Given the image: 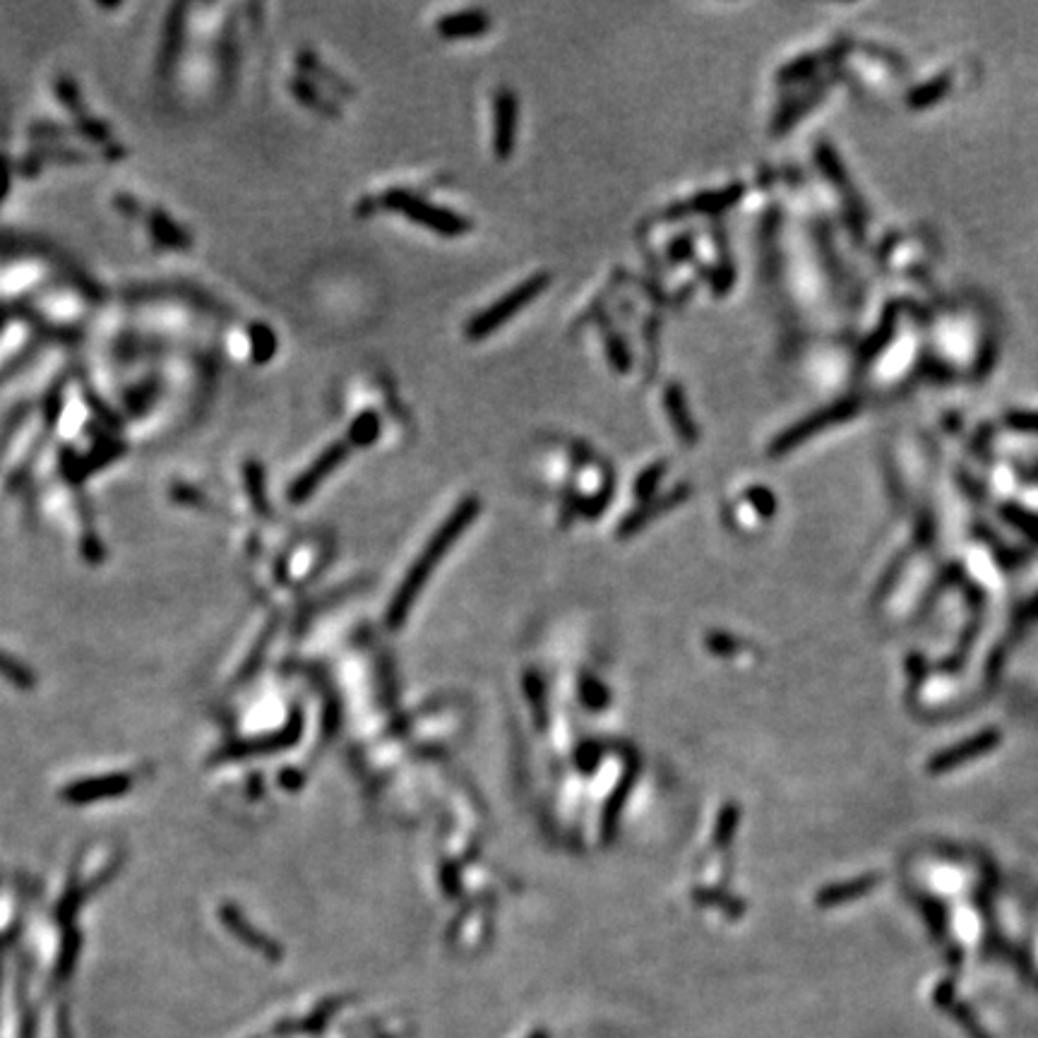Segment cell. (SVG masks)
I'll use <instances>...</instances> for the list:
<instances>
[{"mask_svg":"<svg viewBox=\"0 0 1038 1038\" xmlns=\"http://www.w3.org/2000/svg\"><path fill=\"white\" fill-rule=\"evenodd\" d=\"M1000 743H1002V733H998L995 729L976 733V736L966 738V741L952 745V748L942 750L940 755H935L928 765L930 774L954 772L959 765H966V762L976 760V757L988 755L990 750L998 748Z\"/></svg>","mask_w":1038,"mask_h":1038,"instance_id":"obj_3","label":"cell"},{"mask_svg":"<svg viewBox=\"0 0 1038 1038\" xmlns=\"http://www.w3.org/2000/svg\"><path fill=\"white\" fill-rule=\"evenodd\" d=\"M493 149L495 157L507 159L515 147V128H517V99L510 89H500L495 94V118H493Z\"/></svg>","mask_w":1038,"mask_h":1038,"instance_id":"obj_4","label":"cell"},{"mask_svg":"<svg viewBox=\"0 0 1038 1038\" xmlns=\"http://www.w3.org/2000/svg\"><path fill=\"white\" fill-rule=\"evenodd\" d=\"M666 409H668V414H671L673 423H676V431L680 438H683L688 445L695 443L697 440L695 423H692L688 404H685L683 392H680V387L676 383L668 385V390H666Z\"/></svg>","mask_w":1038,"mask_h":1038,"instance_id":"obj_7","label":"cell"},{"mask_svg":"<svg viewBox=\"0 0 1038 1038\" xmlns=\"http://www.w3.org/2000/svg\"><path fill=\"white\" fill-rule=\"evenodd\" d=\"M741 186L736 188H729V190H721V193H707V195H700V198L685 202V205H680L676 214H692V212H719L724 210V207H729L731 202H736L738 198H741Z\"/></svg>","mask_w":1038,"mask_h":1038,"instance_id":"obj_8","label":"cell"},{"mask_svg":"<svg viewBox=\"0 0 1038 1038\" xmlns=\"http://www.w3.org/2000/svg\"><path fill=\"white\" fill-rule=\"evenodd\" d=\"M387 205H390L392 210L407 214L409 219H414V222L428 226V229L438 231V234H443V236H462L469 231L467 219L457 217L455 212L445 210V207L431 205V202L414 198V195H409V193L387 195Z\"/></svg>","mask_w":1038,"mask_h":1038,"instance_id":"obj_2","label":"cell"},{"mask_svg":"<svg viewBox=\"0 0 1038 1038\" xmlns=\"http://www.w3.org/2000/svg\"><path fill=\"white\" fill-rule=\"evenodd\" d=\"M606 342H608V354H611V359H613V363H616V368H618V371H628V363H630V356H628V351H625V349H623V342H620V339H618V337H616V339H613V337H611V334H608V339H606Z\"/></svg>","mask_w":1038,"mask_h":1038,"instance_id":"obj_9","label":"cell"},{"mask_svg":"<svg viewBox=\"0 0 1038 1038\" xmlns=\"http://www.w3.org/2000/svg\"><path fill=\"white\" fill-rule=\"evenodd\" d=\"M841 414H844V409H827V411H820V414L810 416V419L798 421L793 428H786V431L781 433L777 440H774L772 455H781V452H789L791 447L801 445L808 435H813L820 431V428L829 426V421L839 419Z\"/></svg>","mask_w":1038,"mask_h":1038,"instance_id":"obj_5","label":"cell"},{"mask_svg":"<svg viewBox=\"0 0 1038 1038\" xmlns=\"http://www.w3.org/2000/svg\"><path fill=\"white\" fill-rule=\"evenodd\" d=\"M491 29V17L483 10H464V13L447 15L438 22V32L445 37L457 39V37H476Z\"/></svg>","mask_w":1038,"mask_h":1038,"instance_id":"obj_6","label":"cell"},{"mask_svg":"<svg viewBox=\"0 0 1038 1038\" xmlns=\"http://www.w3.org/2000/svg\"><path fill=\"white\" fill-rule=\"evenodd\" d=\"M548 284H551V277H548V274H534V277H529L527 282L515 286L510 294H505L500 301H495L491 308L476 315V318L469 322L467 334L471 339L488 337V334L498 330L503 322L510 320L512 315H517L519 310L527 306V303H532L536 296L544 294V291L548 289Z\"/></svg>","mask_w":1038,"mask_h":1038,"instance_id":"obj_1","label":"cell"}]
</instances>
